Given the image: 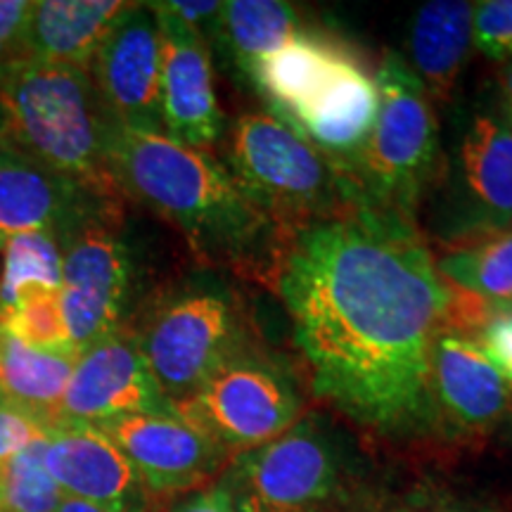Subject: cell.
Returning <instances> with one entry per match:
<instances>
[{
	"mask_svg": "<svg viewBox=\"0 0 512 512\" xmlns=\"http://www.w3.org/2000/svg\"><path fill=\"white\" fill-rule=\"evenodd\" d=\"M159 8L181 19L183 24H188L190 29H195L197 34L204 38H214L216 24H219L221 8L223 3L219 0H164V3H157Z\"/></svg>",
	"mask_w": 512,
	"mask_h": 512,
	"instance_id": "1f68e13d",
	"label": "cell"
},
{
	"mask_svg": "<svg viewBox=\"0 0 512 512\" xmlns=\"http://www.w3.org/2000/svg\"><path fill=\"white\" fill-rule=\"evenodd\" d=\"M226 169L285 245L368 204L356 183L271 112H247L226 140Z\"/></svg>",
	"mask_w": 512,
	"mask_h": 512,
	"instance_id": "277c9868",
	"label": "cell"
},
{
	"mask_svg": "<svg viewBox=\"0 0 512 512\" xmlns=\"http://www.w3.org/2000/svg\"><path fill=\"white\" fill-rule=\"evenodd\" d=\"M380 107L377 83L356 55L347 57L325 88L285 124L306 143L351 176L366 147Z\"/></svg>",
	"mask_w": 512,
	"mask_h": 512,
	"instance_id": "e0dca14e",
	"label": "cell"
},
{
	"mask_svg": "<svg viewBox=\"0 0 512 512\" xmlns=\"http://www.w3.org/2000/svg\"><path fill=\"white\" fill-rule=\"evenodd\" d=\"M5 143V140H3V136H0V145H3Z\"/></svg>",
	"mask_w": 512,
	"mask_h": 512,
	"instance_id": "74e56055",
	"label": "cell"
},
{
	"mask_svg": "<svg viewBox=\"0 0 512 512\" xmlns=\"http://www.w3.org/2000/svg\"><path fill=\"white\" fill-rule=\"evenodd\" d=\"M98 427L121 448L150 496L200 489L233 458L178 413L124 415Z\"/></svg>",
	"mask_w": 512,
	"mask_h": 512,
	"instance_id": "8fae6325",
	"label": "cell"
},
{
	"mask_svg": "<svg viewBox=\"0 0 512 512\" xmlns=\"http://www.w3.org/2000/svg\"><path fill=\"white\" fill-rule=\"evenodd\" d=\"M354 53L335 38L306 29L285 48L254 64L247 79L280 121L292 119L323 91L342 62Z\"/></svg>",
	"mask_w": 512,
	"mask_h": 512,
	"instance_id": "ffe728a7",
	"label": "cell"
},
{
	"mask_svg": "<svg viewBox=\"0 0 512 512\" xmlns=\"http://www.w3.org/2000/svg\"><path fill=\"white\" fill-rule=\"evenodd\" d=\"M273 275L313 394L384 437L441 427L430 351L451 287L411 221L361 204L294 235Z\"/></svg>",
	"mask_w": 512,
	"mask_h": 512,
	"instance_id": "6da1fadb",
	"label": "cell"
},
{
	"mask_svg": "<svg viewBox=\"0 0 512 512\" xmlns=\"http://www.w3.org/2000/svg\"><path fill=\"white\" fill-rule=\"evenodd\" d=\"M136 339L159 389L176 406L249 347V330L233 292L200 285L166 297Z\"/></svg>",
	"mask_w": 512,
	"mask_h": 512,
	"instance_id": "52a82bcc",
	"label": "cell"
},
{
	"mask_svg": "<svg viewBox=\"0 0 512 512\" xmlns=\"http://www.w3.org/2000/svg\"><path fill=\"white\" fill-rule=\"evenodd\" d=\"M91 79L114 124L162 131V38L147 3H128L117 17L91 64Z\"/></svg>",
	"mask_w": 512,
	"mask_h": 512,
	"instance_id": "30bf717a",
	"label": "cell"
},
{
	"mask_svg": "<svg viewBox=\"0 0 512 512\" xmlns=\"http://www.w3.org/2000/svg\"><path fill=\"white\" fill-rule=\"evenodd\" d=\"M174 408L223 451L238 456L290 430L302 420L304 401L278 361L247 347Z\"/></svg>",
	"mask_w": 512,
	"mask_h": 512,
	"instance_id": "ba28073f",
	"label": "cell"
},
{
	"mask_svg": "<svg viewBox=\"0 0 512 512\" xmlns=\"http://www.w3.org/2000/svg\"><path fill=\"white\" fill-rule=\"evenodd\" d=\"M46 470L62 496L105 512H150V494L121 448L86 422H57L46 430Z\"/></svg>",
	"mask_w": 512,
	"mask_h": 512,
	"instance_id": "5bb4252c",
	"label": "cell"
},
{
	"mask_svg": "<svg viewBox=\"0 0 512 512\" xmlns=\"http://www.w3.org/2000/svg\"><path fill=\"white\" fill-rule=\"evenodd\" d=\"M93 195L24 152L0 145V247L27 233H57ZM98 197V195H93Z\"/></svg>",
	"mask_w": 512,
	"mask_h": 512,
	"instance_id": "ac0fdd59",
	"label": "cell"
},
{
	"mask_svg": "<svg viewBox=\"0 0 512 512\" xmlns=\"http://www.w3.org/2000/svg\"><path fill=\"white\" fill-rule=\"evenodd\" d=\"M306 31L299 12L280 0H228L223 3L214 38L228 50L242 74L256 62L285 48Z\"/></svg>",
	"mask_w": 512,
	"mask_h": 512,
	"instance_id": "603a6c76",
	"label": "cell"
},
{
	"mask_svg": "<svg viewBox=\"0 0 512 512\" xmlns=\"http://www.w3.org/2000/svg\"><path fill=\"white\" fill-rule=\"evenodd\" d=\"M131 287V256L110 226L91 221L64 245L60 302L76 354L119 330Z\"/></svg>",
	"mask_w": 512,
	"mask_h": 512,
	"instance_id": "9c48e42d",
	"label": "cell"
},
{
	"mask_svg": "<svg viewBox=\"0 0 512 512\" xmlns=\"http://www.w3.org/2000/svg\"><path fill=\"white\" fill-rule=\"evenodd\" d=\"M460 235L470 242L512 233V126L477 114L467 126L456 159Z\"/></svg>",
	"mask_w": 512,
	"mask_h": 512,
	"instance_id": "9a60e30c",
	"label": "cell"
},
{
	"mask_svg": "<svg viewBox=\"0 0 512 512\" xmlns=\"http://www.w3.org/2000/svg\"><path fill=\"white\" fill-rule=\"evenodd\" d=\"M0 252V311L12 309L27 294L62 290L64 245L57 233L17 235Z\"/></svg>",
	"mask_w": 512,
	"mask_h": 512,
	"instance_id": "d4e9b609",
	"label": "cell"
},
{
	"mask_svg": "<svg viewBox=\"0 0 512 512\" xmlns=\"http://www.w3.org/2000/svg\"><path fill=\"white\" fill-rule=\"evenodd\" d=\"M171 512H235V508L226 491L219 484H214L183 498Z\"/></svg>",
	"mask_w": 512,
	"mask_h": 512,
	"instance_id": "d6a6232c",
	"label": "cell"
},
{
	"mask_svg": "<svg viewBox=\"0 0 512 512\" xmlns=\"http://www.w3.org/2000/svg\"><path fill=\"white\" fill-rule=\"evenodd\" d=\"M472 43L489 60L512 57V0L472 3Z\"/></svg>",
	"mask_w": 512,
	"mask_h": 512,
	"instance_id": "83f0119b",
	"label": "cell"
},
{
	"mask_svg": "<svg viewBox=\"0 0 512 512\" xmlns=\"http://www.w3.org/2000/svg\"><path fill=\"white\" fill-rule=\"evenodd\" d=\"M43 456L46 434L24 446L0 472V512H57L64 496Z\"/></svg>",
	"mask_w": 512,
	"mask_h": 512,
	"instance_id": "484cf974",
	"label": "cell"
},
{
	"mask_svg": "<svg viewBox=\"0 0 512 512\" xmlns=\"http://www.w3.org/2000/svg\"><path fill=\"white\" fill-rule=\"evenodd\" d=\"M503 98H505V110L512 114V64L503 72Z\"/></svg>",
	"mask_w": 512,
	"mask_h": 512,
	"instance_id": "e575fe53",
	"label": "cell"
},
{
	"mask_svg": "<svg viewBox=\"0 0 512 512\" xmlns=\"http://www.w3.org/2000/svg\"><path fill=\"white\" fill-rule=\"evenodd\" d=\"M354 482V460L339 434L304 415L278 439L230 458L216 484L235 512H344Z\"/></svg>",
	"mask_w": 512,
	"mask_h": 512,
	"instance_id": "5b68a950",
	"label": "cell"
},
{
	"mask_svg": "<svg viewBox=\"0 0 512 512\" xmlns=\"http://www.w3.org/2000/svg\"><path fill=\"white\" fill-rule=\"evenodd\" d=\"M43 434H46V427L38 425L34 418L0 396V472L24 446L41 439Z\"/></svg>",
	"mask_w": 512,
	"mask_h": 512,
	"instance_id": "4dcf8cb0",
	"label": "cell"
},
{
	"mask_svg": "<svg viewBox=\"0 0 512 512\" xmlns=\"http://www.w3.org/2000/svg\"><path fill=\"white\" fill-rule=\"evenodd\" d=\"M486 361L512 387V306H501L475 337Z\"/></svg>",
	"mask_w": 512,
	"mask_h": 512,
	"instance_id": "f546056e",
	"label": "cell"
},
{
	"mask_svg": "<svg viewBox=\"0 0 512 512\" xmlns=\"http://www.w3.org/2000/svg\"><path fill=\"white\" fill-rule=\"evenodd\" d=\"M0 320L17 339L41 351L76 354L69 342L64 323L60 292H34L22 297L8 311H0Z\"/></svg>",
	"mask_w": 512,
	"mask_h": 512,
	"instance_id": "4316f807",
	"label": "cell"
},
{
	"mask_svg": "<svg viewBox=\"0 0 512 512\" xmlns=\"http://www.w3.org/2000/svg\"><path fill=\"white\" fill-rule=\"evenodd\" d=\"M107 117L91 72L19 60L0 69V136L98 197L117 188L107 174Z\"/></svg>",
	"mask_w": 512,
	"mask_h": 512,
	"instance_id": "3957f363",
	"label": "cell"
},
{
	"mask_svg": "<svg viewBox=\"0 0 512 512\" xmlns=\"http://www.w3.org/2000/svg\"><path fill=\"white\" fill-rule=\"evenodd\" d=\"M396 512H486V510H470V508H448V505H439V508H401Z\"/></svg>",
	"mask_w": 512,
	"mask_h": 512,
	"instance_id": "d590c367",
	"label": "cell"
},
{
	"mask_svg": "<svg viewBox=\"0 0 512 512\" xmlns=\"http://www.w3.org/2000/svg\"><path fill=\"white\" fill-rule=\"evenodd\" d=\"M31 10V0H0V69L27 60Z\"/></svg>",
	"mask_w": 512,
	"mask_h": 512,
	"instance_id": "f1b7e54d",
	"label": "cell"
},
{
	"mask_svg": "<svg viewBox=\"0 0 512 512\" xmlns=\"http://www.w3.org/2000/svg\"><path fill=\"white\" fill-rule=\"evenodd\" d=\"M76 356L29 347L0 320V396L48 430L57 422Z\"/></svg>",
	"mask_w": 512,
	"mask_h": 512,
	"instance_id": "7402d4cb",
	"label": "cell"
},
{
	"mask_svg": "<svg viewBox=\"0 0 512 512\" xmlns=\"http://www.w3.org/2000/svg\"><path fill=\"white\" fill-rule=\"evenodd\" d=\"M126 5L121 0H38L29 19L27 60L91 72Z\"/></svg>",
	"mask_w": 512,
	"mask_h": 512,
	"instance_id": "d6986e66",
	"label": "cell"
},
{
	"mask_svg": "<svg viewBox=\"0 0 512 512\" xmlns=\"http://www.w3.org/2000/svg\"><path fill=\"white\" fill-rule=\"evenodd\" d=\"M472 46V3L432 0L415 12L408 64L430 98L451 100Z\"/></svg>",
	"mask_w": 512,
	"mask_h": 512,
	"instance_id": "44dd1931",
	"label": "cell"
},
{
	"mask_svg": "<svg viewBox=\"0 0 512 512\" xmlns=\"http://www.w3.org/2000/svg\"><path fill=\"white\" fill-rule=\"evenodd\" d=\"M380 107L351 181L370 207L413 223L439 150L430 95L411 64L389 50L375 74Z\"/></svg>",
	"mask_w": 512,
	"mask_h": 512,
	"instance_id": "8992f818",
	"label": "cell"
},
{
	"mask_svg": "<svg viewBox=\"0 0 512 512\" xmlns=\"http://www.w3.org/2000/svg\"><path fill=\"white\" fill-rule=\"evenodd\" d=\"M57 512H105V510L95 508V505H91V503H83V501H76V498L64 496Z\"/></svg>",
	"mask_w": 512,
	"mask_h": 512,
	"instance_id": "836d02e7",
	"label": "cell"
},
{
	"mask_svg": "<svg viewBox=\"0 0 512 512\" xmlns=\"http://www.w3.org/2000/svg\"><path fill=\"white\" fill-rule=\"evenodd\" d=\"M105 157L114 188L181 230L197 259L275 273L285 240L209 150L110 121Z\"/></svg>",
	"mask_w": 512,
	"mask_h": 512,
	"instance_id": "7a4b0ae2",
	"label": "cell"
},
{
	"mask_svg": "<svg viewBox=\"0 0 512 512\" xmlns=\"http://www.w3.org/2000/svg\"><path fill=\"white\" fill-rule=\"evenodd\" d=\"M439 420L463 434L494 430L512 413V387L486 361L475 339L441 328L430 351Z\"/></svg>",
	"mask_w": 512,
	"mask_h": 512,
	"instance_id": "2e32d148",
	"label": "cell"
},
{
	"mask_svg": "<svg viewBox=\"0 0 512 512\" xmlns=\"http://www.w3.org/2000/svg\"><path fill=\"white\" fill-rule=\"evenodd\" d=\"M434 264L451 287L512 306V233L463 242L446 249Z\"/></svg>",
	"mask_w": 512,
	"mask_h": 512,
	"instance_id": "cb8c5ba5",
	"label": "cell"
},
{
	"mask_svg": "<svg viewBox=\"0 0 512 512\" xmlns=\"http://www.w3.org/2000/svg\"><path fill=\"white\" fill-rule=\"evenodd\" d=\"M505 119H508V121H510V126H512V114H505Z\"/></svg>",
	"mask_w": 512,
	"mask_h": 512,
	"instance_id": "8d00e7d4",
	"label": "cell"
},
{
	"mask_svg": "<svg viewBox=\"0 0 512 512\" xmlns=\"http://www.w3.org/2000/svg\"><path fill=\"white\" fill-rule=\"evenodd\" d=\"M138 413H176V408L147 368L138 339L117 330L76 356L57 422L102 425Z\"/></svg>",
	"mask_w": 512,
	"mask_h": 512,
	"instance_id": "7c38bea8",
	"label": "cell"
},
{
	"mask_svg": "<svg viewBox=\"0 0 512 512\" xmlns=\"http://www.w3.org/2000/svg\"><path fill=\"white\" fill-rule=\"evenodd\" d=\"M147 8L155 12L162 38V131L195 150H209L223 138L226 117L216 98L207 38L157 3Z\"/></svg>",
	"mask_w": 512,
	"mask_h": 512,
	"instance_id": "4fadbf2b",
	"label": "cell"
}]
</instances>
